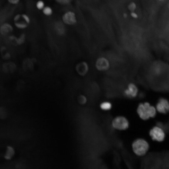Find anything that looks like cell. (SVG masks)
<instances>
[{
  "label": "cell",
  "instance_id": "8fae6325",
  "mask_svg": "<svg viewBox=\"0 0 169 169\" xmlns=\"http://www.w3.org/2000/svg\"><path fill=\"white\" fill-rule=\"evenodd\" d=\"M28 24L26 23L19 22L18 21L14 22V25L17 28L20 29H23L26 28Z\"/></svg>",
  "mask_w": 169,
  "mask_h": 169
},
{
  "label": "cell",
  "instance_id": "7c38bea8",
  "mask_svg": "<svg viewBox=\"0 0 169 169\" xmlns=\"http://www.w3.org/2000/svg\"><path fill=\"white\" fill-rule=\"evenodd\" d=\"M42 11L44 14L47 16H51L53 13L52 9L49 6H45Z\"/></svg>",
  "mask_w": 169,
  "mask_h": 169
},
{
  "label": "cell",
  "instance_id": "3957f363",
  "mask_svg": "<svg viewBox=\"0 0 169 169\" xmlns=\"http://www.w3.org/2000/svg\"><path fill=\"white\" fill-rule=\"evenodd\" d=\"M129 122L127 119L122 116H119L114 118L112 121L113 127L120 130H125L129 127Z\"/></svg>",
  "mask_w": 169,
  "mask_h": 169
},
{
  "label": "cell",
  "instance_id": "4fadbf2b",
  "mask_svg": "<svg viewBox=\"0 0 169 169\" xmlns=\"http://www.w3.org/2000/svg\"><path fill=\"white\" fill-rule=\"evenodd\" d=\"M55 30L56 32L60 34H63L64 33V28L63 25L60 23H57L55 25Z\"/></svg>",
  "mask_w": 169,
  "mask_h": 169
},
{
  "label": "cell",
  "instance_id": "d6986e66",
  "mask_svg": "<svg viewBox=\"0 0 169 169\" xmlns=\"http://www.w3.org/2000/svg\"><path fill=\"white\" fill-rule=\"evenodd\" d=\"M8 2L10 4L13 5H16L18 4L20 0H7Z\"/></svg>",
  "mask_w": 169,
  "mask_h": 169
},
{
  "label": "cell",
  "instance_id": "5b68a950",
  "mask_svg": "<svg viewBox=\"0 0 169 169\" xmlns=\"http://www.w3.org/2000/svg\"><path fill=\"white\" fill-rule=\"evenodd\" d=\"M62 20L64 24L68 25H74L77 22L75 14L71 11L65 12L62 16Z\"/></svg>",
  "mask_w": 169,
  "mask_h": 169
},
{
  "label": "cell",
  "instance_id": "7402d4cb",
  "mask_svg": "<svg viewBox=\"0 0 169 169\" xmlns=\"http://www.w3.org/2000/svg\"><path fill=\"white\" fill-rule=\"evenodd\" d=\"M127 16V14H126V13H124V16L125 17H126Z\"/></svg>",
  "mask_w": 169,
  "mask_h": 169
},
{
  "label": "cell",
  "instance_id": "ffe728a7",
  "mask_svg": "<svg viewBox=\"0 0 169 169\" xmlns=\"http://www.w3.org/2000/svg\"><path fill=\"white\" fill-rule=\"evenodd\" d=\"M57 2L62 4H66L69 3L71 0H56Z\"/></svg>",
  "mask_w": 169,
  "mask_h": 169
},
{
  "label": "cell",
  "instance_id": "277c9868",
  "mask_svg": "<svg viewBox=\"0 0 169 169\" xmlns=\"http://www.w3.org/2000/svg\"><path fill=\"white\" fill-rule=\"evenodd\" d=\"M152 139L157 141H163L165 137L164 131L161 128L155 126L151 129L149 132Z\"/></svg>",
  "mask_w": 169,
  "mask_h": 169
},
{
  "label": "cell",
  "instance_id": "603a6c76",
  "mask_svg": "<svg viewBox=\"0 0 169 169\" xmlns=\"http://www.w3.org/2000/svg\"><path fill=\"white\" fill-rule=\"evenodd\" d=\"M158 0L160 1H163V0Z\"/></svg>",
  "mask_w": 169,
  "mask_h": 169
},
{
  "label": "cell",
  "instance_id": "5bb4252c",
  "mask_svg": "<svg viewBox=\"0 0 169 169\" xmlns=\"http://www.w3.org/2000/svg\"><path fill=\"white\" fill-rule=\"evenodd\" d=\"M111 106L112 105L111 103L108 101L104 102L100 105L101 108L104 110H110L111 108Z\"/></svg>",
  "mask_w": 169,
  "mask_h": 169
},
{
  "label": "cell",
  "instance_id": "ac0fdd59",
  "mask_svg": "<svg viewBox=\"0 0 169 169\" xmlns=\"http://www.w3.org/2000/svg\"><path fill=\"white\" fill-rule=\"evenodd\" d=\"M87 101V100L86 97L84 96H81L79 99V102L82 104H85Z\"/></svg>",
  "mask_w": 169,
  "mask_h": 169
},
{
  "label": "cell",
  "instance_id": "ba28073f",
  "mask_svg": "<svg viewBox=\"0 0 169 169\" xmlns=\"http://www.w3.org/2000/svg\"><path fill=\"white\" fill-rule=\"evenodd\" d=\"M138 89L134 83H130L128 84L127 88L124 90V94L126 96L133 98L135 97L138 93Z\"/></svg>",
  "mask_w": 169,
  "mask_h": 169
},
{
  "label": "cell",
  "instance_id": "e0dca14e",
  "mask_svg": "<svg viewBox=\"0 0 169 169\" xmlns=\"http://www.w3.org/2000/svg\"><path fill=\"white\" fill-rule=\"evenodd\" d=\"M136 8L135 3L133 2L131 3L128 6V9L131 11L133 12L135 10Z\"/></svg>",
  "mask_w": 169,
  "mask_h": 169
},
{
  "label": "cell",
  "instance_id": "44dd1931",
  "mask_svg": "<svg viewBox=\"0 0 169 169\" xmlns=\"http://www.w3.org/2000/svg\"><path fill=\"white\" fill-rule=\"evenodd\" d=\"M131 16L134 18H136L137 17V14L133 12H132V13H131Z\"/></svg>",
  "mask_w": 169,
  "mask_h": 169
},
{
  "label": "cell",
  "instance_id": "52a82bcc",
  "mask_svg": "<svg viewBox=\"0 0 169 169\" xmlns=\"http://www.w3.org/2000/svg\"><path fill=\"white\" fill-rule=\"evenodd\" d=\"M110 65L109 62L105 57H100L98 58L96 61V68L100 71L107 70L109 69Z\"/></svg>",
  "mask_w": 169,
  "mask_h": 169
},
{
  "label": "cell",
  "instance_id": "8992f818",
  "mask_svg": "<svg viewBox=\"0 0 169 169\" xmlns=\"http://www.w3.org/2000/svg\"><path fill=\"white\" fill-rule=\"evenodd\" d=\"M156 110L159 112L165 114L169 111V102L166 99H160L156 105Z\"/></svg>",
  "mask_w": 169,
  "mask_h": 169
},
{
  "label": "cell",
  "instance_id": "30bf717a",
  "mask_svg": "<svg viewBox=\"0 0 169 169\" xmlns=\"http://www.w3.org/2000/svg\"><path fill=\"white\" fill-rule=\"evenodd\" d=\"M12 26L9 23H5L2 25L0 27V31L1 34L5 35L9 33L12 31Z\"/></svg>",
  "mask_w": 169,
  "mask_h": 169
},
{
  "label": "cell",
  "instance_id": "2e32d148",
  "mask_svg": "<svg viewBox=\"0 0 169 169\" xmlns=\"http://www.w3.org/2000/svg\"><path fill=\"white\" fill-rule=\"evenodd\" d=\"M21 17L24 20L25 23L27 24H29L30 22V19L29 16L27 14L23 13L21 14Z\"/></svg>",
  "mask_w": 169,
  "mask_h": 169
},
{
  "label": "cell",
  "instance_id": "9a60e30c",
  "mask_svg": "<svg viewBox=\"0 0 169 169\" xmlns=\"http://www.w3.org/2000/svg\"><path fill=\"white\" fill-rule=\"evenodd\" d=\"M36 6L38 9L42 10L45 6V3L43 0H39L36 2Z\"/></svg>",
  "mask_w": 169,
  "mask_h": 169
},
{
  "label": "cell",
  "instance_id": "9c48e42d",
  "mask_svg": "<svg viewBox=\"0 0 169 169\" xmlns=\"http://www.w3.org/2000/svg\"><path fill=\"white\" fill-rule=\"evenodd\" d=\"M15 154V150L14 148L11 146L7 147L6 152L4 156V158L7 160L12 159Z\"/></svg>",
  "mask_w": 169,
  "mask_h": 169
},
{
  "label": "cell",
  "instance_id": "6da1fadb",
  "mask_svg": "<svg viewBox=\"0 0 169 169\" xmlns=\"http://www.w3.org/2000/svg\"><path fill=\"white\" fill-rule=\"evenodd\" d=\"M137 111L140 117L145 120L154 117L156 114L155 108L147 102L140 104Z\"/></svg>",
  "mask_w": 169,
  "mask_h": 169
},
{
  "label": "cell",
  "instance_id": "7a4b0ae2",
  "mask_svg": "<svg viewBox=\"0 0 169 169\" xmlns=\"http://www.w3.org/2000/svg\"><path fill=\"white\" fill-rule=\"evenodd\" d=\"M132 148L134 152L139 156L145 155L148 151L149 145L145 140L138 139L135 140L132 144Z\"/></svg>",
  "mask_w": 169,
  "mask_h": 169
}]
</instances>
